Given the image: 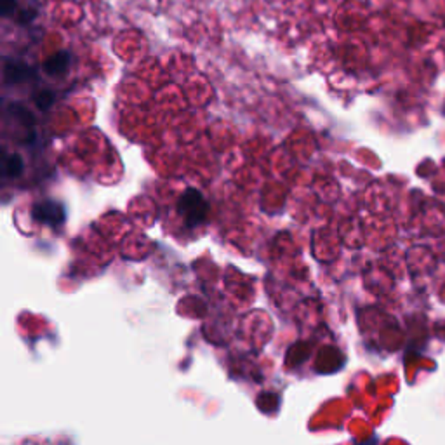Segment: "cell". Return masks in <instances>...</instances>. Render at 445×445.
<instances>
[{
  "label": "cell",
  "instance_id": "6da1fadb",
  "mask_svg": "<svg viewBox=\"0 0 445 445\" xmlns=\"http://www.w3.org/2000/svg\"><path fill=\"white\" fill-rule=\"evenodd\" d=\"M179 214L186 226H197L203 223L209 214V203L203 199L202 193L195 188H186L179 197Z\"/></svg>",
  "mask_w": 445,
  "mask_h": 445
},
{
  "label": "cell",
  "instance_id": "7a4b0ae2",
  "mask_svg": "<svg viewBox=\"0 0 445 445\" xmlns=\"http://www.w3.org/2000/svg\"><path fill=\"white\" fill-rule=\"evenodd\" d=\"M33 219L42 223V225L49 226H60L64 223V207L61 206L56 200H44V202H39L33 206L32 210Z\"/></svg>",
  "mask_w": 445,
  "mask_h": 445
},
{
  "label": "cell",
  "instance_id": "3957f363",
  "mask_svg": "<svg viewBox=\"0 0 445 445\" xmlns=\"http://www.w3.org/2000/svg\"><path fill=\"white\" fill-rule=\"evenodd\" d=\"M35 77V70L30 64L8 60L4 63V80L8 84H21Z\"/></svg>",
  "mask_w": 445,
  "mask_h": 445
},
{
  "label": "cell",
  "instance_id": "277c9868",
  "mask_svg": "<svg viewBox=\"0 0 445 445\" xmlns=\"http://www.w3.org/2000/svg\"><path fill=\"white\" fill-rule=\"evenodd\" d=\"M70 60L71 56L68 51H60V53L51 56L49 60L44 63V71L49 73V75H61V73H64V71L68 70V66H70Z\"/></svg>",
  "mask_w": 445,
  "mask_h": 445
},
{
  "label": "cell",
  "instance_id": "5b68a950",
  "mask_svg": "<svg viewBox=\"0 0 445 445\" xmlns=\"http://www.w3.org/2000/svg\"><path fill=\"white\" fill-rule=\"evenodd\" d=\"M4 176L6 178H19V176L23 174V171H25V162H23V158L19 157L18 154H11V155H6L4 157Z\"/></svg>",
  "mask_w": 445,
  "mask_h": 445
},
{
  "label": "cell",
  "instance_id": "8992f818",
  "mask_svg": "<svg viewBox=\"0 0 445 445\" xmlns=\"http://www.w3.org/2000/svg\"><path fill=\"white\" fill-rule=\"evenodd\" d=\"M54 100H56V96H54L53 91H40L39 94H35V103L40 110H47L54 103Z\"/></svg>",
  "mask_w": 445,
  "mask_h": 445
},
{
  "label": "cell",
  "instance_id": "52a82bcc",
  "mask_svg": "<svg viewBox=\"0 0 445 445\" xmlns=\"http://www.w3.org/2000/svg\"><path fill=\"white\" fill-rule=\"evenodd\" d=\"M0 9H2V16H4V18H11V16L18 15L19 12L18 2H16V0H2Z\"/></svg>",
  "mask_w": 445,
  "mask_h": 445
},
{
  "label": "cell",
  "instance_id": "ba28073f",
  "mask_svg": "<svg viewBox=\"0 0 445 445\" xmlns=\"http://www.w3.org/2000/svg\"><path fill=\"white\" fill-rule=\"evenodd\" d=\"M16 18H18L19 25H28V23H32L37 18V11L35 9H19Z\"/></svg>",
  "mask_w": 445,
  "mask_h": 445
}]
</instances>
